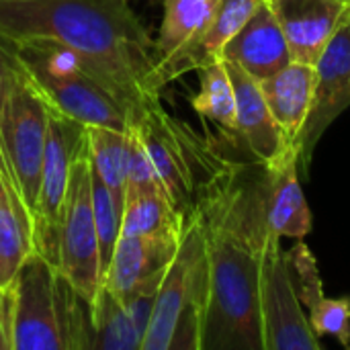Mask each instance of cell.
Masks as SVG:
<instances>
[{
    "instance_id": "cb8c5ba5",
    "label": "cell",
    "mask_w": 350,
    "mask_h": 350,
    "mask_svg": "<svg viewBox=\"0 0 350 350\" xmlns=\"http://www.w3.org/2000/svg\"><path fill=\"white\" fill-rule=\"evenodd\" d=\"M86 146L90 164L123 213L127 197V131L90 125L86 127Z\"/></svg>"
},
{
    "instance_id": "7a4b0ae2",
    "label": "cell",
    "mask_w": 350,
    "mask_h": 350,
    "mask_svg": "<svg viewBox=\"0 0 350 350\" xmlns=\"http://www.w3.org/2000/svg\"><path fill=\"white\" fill-rule=\"evenodd\" d=\"M53 41L72 49L129 113L160 100L150 90L156 41L129 0H0V43Z\"/></svg>"
},
{
    "instance_id": "5b68a950",
    "label": "cell",
    "mask_w": 350,
    "mask_h": 350,
    "mask_svg": "<svg viewBox=\"0 0 350 350\" xmlns=\"http://www.w3.org/2000/svg\"><path fill=\"white\" fill-rule=\"evenodd\" d=\"M47 115V142L33 209V250L57 269L62 211L70 189L74 158L86 139V127L49 107Z\"/></svg>"
},
{
    "instance_id": "d6986e66",
    "label": "cell",
    "mask_w": 350,
    "mask_h": 350,
    "mask_svg": "<svg viewBox=\"0 0 350 350\" xmlns=\"http://www.w3.org/2000/svg\"><path fill=\"white\" fill-rule=\"evenodd\" d=\"M33 252V221L0 146V289L10 287Z\"/></svg>"
},
{
    "instance_id": "83f0119b",
    "label": "cell",
    "mask_w": 350,
    "mask_h": 350,
    "mask_svg": "<svg viewBox=\"0 0 350 350\" xmlns=\"http://www.w3.org/2000/svg\"><path fill=\"white\" fill-rule=\"evenodd\" d=\"M12 68V59H10V53L0 45V94H2V88H4V80L8 76Z\"/></svg>"
},
{
    "instance_id": "484cf974",
    "label": "cell",
    "mask_w": 350,
    "mask_h": 350,
    "mask_svg": "<svg viewBox=\"0 0 350 350\" xmlns=\"http://www.w3.org/2000/svg\"><path fill=\"white\" fill-rule=\"evenodd\" d=\"M308 320L316 336H332L342 347H350V299L324 295L308 312Z\"/></svg>"
},
{
    "instance_id": "44dd1931",
    "label": "cell",
    "mask_w": 350,
    "mask_h": 350,
    "mask_svg": "<svg viewBox=\"0 0 350 350\" xmlns=\"http://www.w3.org/2000/svg\"><path fill=\"white\" fill-rule=\"evenodd\" d=\"M187 213H183L164 191L133 193L125 197L121 219L123 236H183Z\"/></svg>"
},
{
    "instance_id": "3957f363",
    "label": "cell",
    "mask_w": 350,
    "mask_h": 350,
    "mask_svg": "<svg viewBox=\"0 0 350 350\" xmlns=\"http://www.w3.org/2000/svg\"><path fill=\"white\" fill-rule=\"evenodd\" d=\"M209 262L201 217L187 213L178 250L160 283L142 350H203Z\"/></svg>"
},
{
    "instance_id": "e0dca14e",
    "label": "cell",
    "mask_w": 350,
    "mask_h": 350,
    "mask_svg": "<svg viewBox=\"0 0 350 350\" xmlns=\"http://www.w3.org/2000/svg\"><path fill=\"white\" fill-rule=\"evenodd\" d=\"M221 57L238 64L256 80H267L293 62L289 43L269 0H262L236 37L230 39Z\"/></svg>"
},
{
    "instance_id": "9c48e42d",
    "label": "cell",
    "mask_w": 350,
    "mask_h": 350,
    "mask_svg": "<svg viewBox=\"0 0 350 350\" xmlns=\"http://www.w3.org/2000/svg\"><path fill=\"white\" fill-rule=\"evenodd\" d=\"M57 277L59 271L35 250L21 265L10 283L14 301L12 350H64L59 334Z\"/></svg>"
},
{
    "instance_id": "ba28073f",
    "label": "cell",
    "mask_w": 350,
    "mask_h": 350,
    "mask_svg": "<svg viewBox=\"0 0 350 350\" xmlns=\"http://www.w3.org/2000/svg\"><path fill=\"white\" fill-rule=\"evenodd\" d=\"M260 320L265 350H320L291 279L281 238L271 232L260 277Z\"/></svg>"
},
{
    "instance_id": "603a6c76",
    "label": "cell",
    "mask_w": 350,
    "mask_h": 350,
    "mask_svg": "<svg viewBox=\"0 0 350 350\" xmlns=\"http://www.w3.org/2000/svg\"><path fill=\"white\" fill-rule=\"evenodd\" d=\"M92 350H142L144 336L127 306L105 285L92 301Z\"/></svg>"
},
{
    "instance_id": "ac0fdd59",
    "label": "cell",
    "mask_w": 350,
    "mask_h": 350,
    "mask_svg": "<svg viewBox=\"0 0 350 350\" xmlns=\"http://www.w3.org/2000/svg\"><path fill=\"white\" fill-rule=\"evenodd\" d=\"M316 84V68L304 62H289L283 70L260 80L269 109L289 146H297L308 121Z\"/></svg>"
},
{
    "instance_id": "9a60e30c",
    "label": "cell",
    "mask_w": 350,
    "mask_h": 350,
    "mask_svg": "<svg viewBox=\"0 0 350 350\" xmlns=\"http://www.w3.org/2000/svg\"><path fill=\"white\" fill-rule=\"evenodd\" d=\"M226 66L236 94L240 142H244V146L258 164L267 166L275 162L289 148V144L269 109L260 80L250 76L244 68H240L234 62H226Z\"/></svg>"
},
{
    "instance_id": "ffe728a7",
    "label": "cell",
    "mask_w": 350,
    "mask_h": 350,
    "mask_svg": "<svg viewBox=\"0 0 350 350\" xmlns=\"http://www.w3.org/2000/svg\"><path fill=\"white\" fill-rule=\"evenodd\" d=\"M260 2L262 0H221L215 18L201 35V39L183 57H178L172 64V68L166 72L164 86L178 80L187 72L201 70L203 66L219 59L230 39H234L236 33L246 25V21L252 16V12L258 8Z\"/></svg>"
},
{
    "instance_id": "5bb4252c",
    "label": "cell",
    "mask_w": 350,
    "mask_h": 350,
    "mask_svg": "<svg viewBox=\"0 0 350 350\" xmlns=\"http://www.w3.org/2000/svg\"><path fill=\"white\" fill-rule=\"evenodd\" d=\"M265 205L275 236L304 240L310 234L312 211L299 183L297 146H289L275 162L265 166Z\"/></svg>"
},
{
    "instance_id": "277c9868",
    "label": "cell",
    "mask_w": 350,
    "mask_h": 350,
    "mask_svg": "<svg viewBox=\"0 0 350 350\" xmlns=\"http://www.w3.org/2000/svg\"><path fill=\"white\" fill-rule=\"evenodd\" d=\"M47 119L45 100L12 62L0 94V146L31 213V221L41 180Z\"/></svg>"
},
{
    "instance_id": "f1b7e54d",
    "label": "cell",
    "mask_w": 350,
    "mask_h": 350,
    "mask_svg": "<svg viewBox=\"0 0 350 350\" xmlns=\"http://www.w3.org/2000/svg\"><path fill=\"white\" fill-rule=\"evenodd\" d=\"M0 350H6L4 349V340H2V330H0Z\"/></svg>"
},
{
    "instance_id": "4316f807",
    "label": "cell",
    "mask_w": 350,
    "mask_h": 350,
    "mask_svg": "<svg viewBox=\"0 0 350 350\" xmlns=\"http://www.w3.org/2000/svg\"><path fill=\"white\" fill-rule=\"evenodd\" d=\"M125 131H127V195L164 191L137 127L129 123Z\"/></svg>"
},
{
    "instance_id": "7c38bea8",
    "label": "cell",
    "mask_w": 350,
    "mask_h": 350,
    "mask_svg": "<svg viewBox=\"0 0 350 350\" xmlns=\"http://www.w3.org/2000/svg\"><path fill=\"white\" fill-rule=\"evenodd\" d=\"M293 62L316 64L349 16L345 0H269Z\"/></svg>"
},
{
    "instance_id": "f546056e",
    "label": "cell",
    "mask_w": 350,
    "mask_h": 350,
    "mask_svg": "<svg viewBox=\"0 0 350 350\" xmlns=\"http://www.w3.org/2000/svg\"><path fill=\"white\" fill-rule=\"evenodd\" d=\"M349 12H350V0H349Z\"/></svg>"
},
{
    "instance_id": "52a82bcc",
    "label": "cell",
    "mask_w": 350,
    "mask_h": 350,
    "mask_svg": "<svg viewBox=\"0 0 350 350\" xmlns=\"http://www.w3.org/2000/svg\"><path fill=\"white\" fill-rule=\"evenodd\" d=\"M129 123L137 127L166 195L183 213H189L199 195L197 170L203 164L201 146L195 135L172 119L160 100L146 107Z\"/></svg>"
},
{
    "instance_id": "30bf717a",
    "label": "cell",
    "mask_w": 350,
    "mask_h": 350,
    "mask_svg": "<svg viewBox=\"0 0 350 350\" xmlns=\"http://www.w3.org/2000/svg\"><path fill=\"white\" fill-rule=\"evenodd\" d=\"M12 57V55H10ZM12 62L27 76L31 86L41 94L45 105L59 115L90 127H109L117 131H125L129 125L127 109L96 80L88 74V70L78 68L64 74H49L45 70L27 68Z\"/></svg>"
},
{
    "instance_id": "4dcf8cb0",
    "label": "cell",
    "mask_w": 350,
    "mask_h": 350,
    "mask_svg": "<svg viewBox=\"0 0 350 350\" xmlns=\"http://www.w3.org/2000/svg\"><path fill=\"white\" fill-rule=\"evenodd\" d=\"M345 2H349V0H345Z\"/></svg>"
},
{
    "instance_id": "2e32d148",
    "label": "cell",
    "mask_w": 350,
    "mask_h": 350,
    "mask_svg": "<svg viewBox=\"0 0 350 350\" xmlns=\"http://www.w3.org/2000/svg\"><path fill=\"white\" fill-rule=\"evenodd\" d=\"M221 0H164V14L154 49V70L150 90L160 96L166 72L183 57L207 31Z\"/></svg>"
},
{
    "instance_id": "4fadbf2b",
    "label": "cell",
    "mask_w": 350,
    "mask_h": 350,
    "mask_svg": "<svg viewBox=\"0 0 350 350\" xmlns=\"http://www.w3.org/2000/svg\"><path fill=\"white\" fill-rule=\"evenodd\" d=\"M180 244V236H119L103 285L119 299L139 287L164 279Z\"/></svg>"
},
{
    "instance_id": "7402d4cb",
    "label": "cell",
    "mask_w": 350,
    "mask_h": 350,
    "mask_svg": "<svg viewBox=\"0 0 350 350\" xmlns=\"http://www.w3.org/2000/svg\"><path fill=\"white\" fill-rule=\"evenodd\" d=\"M193 109L217 125L226 137L240 139L236 117V94L224 57L199 70V92L191 98Z\"/></svg>"
},
{
    "instance_id": "d4e9b609",
    "label": "cell",
    "mask_w": 350,
    "mask_h": 350,
    "mask_svg": "<svg viewBox=\"0 0 350 350\" xmlns=\"http://www.w3.org/2000/svg\"><path fill=\"white\" fill-rule=\"evenodd\" d=\"M90 197H92V213H94V224H96V234H98V250H100V271L103 279L105 273L111 265L117 240L121 236V219L123 213L117 207L109 187L100 178V174L94 170L90 164Z\"/></svg>"
},
{
    "instance_id": "8fae6325",
    "label": "cell",
    "mask_w": 350,
    "mask_h": 350,
    "mask_svg": "<svg viewBox=\"0 0 350 350\" xmlns=\"http://www.w3.org/2000/svg\"><path fill=\"white\" fill-rule=\"evenodd\" d=\"M314 68L316 84L312 109L299 137V172L306 176L318 142L350 107V12Z\"/></svg>"
},
{
    "instance_id": "8992f818",
    "label": "cell",
    "mask_w": 350,
    "mask_h": 350,
    "mask_svg": "<svg viewBox=\"0 0 350 350\" xmlns=\"http://www.w3.org/2000/svg\"><path fill=\"white\" fill-rule=\"evenodd\" d=\"M57 271L70 281V285L94 301L100 285V250L98 234L92 213L90 197V158L86 139L80 146L70 176V189L62 211L59 228V265Z\"/></svg>"
},
{
    "instance_id": "6da1fadb",
    "label": "cell",
    "mask_w": 350,
    "mask_h": 350,
    "mask_svg": "<svg viewBox=\"0 0 350 350\" xmlns=\"http://www.w3.org/2000/svg\"><path fill=\"white\" fill-rule=\"evenodd\" d=\"M193 209L203 224L209 262L203 350H265L260 277L271 236L265 166L254 172L226 164L211 172Z\"/></svg>"
}]
</instances>
